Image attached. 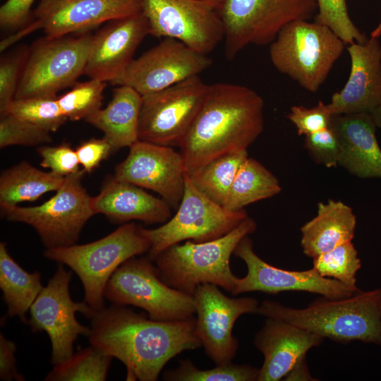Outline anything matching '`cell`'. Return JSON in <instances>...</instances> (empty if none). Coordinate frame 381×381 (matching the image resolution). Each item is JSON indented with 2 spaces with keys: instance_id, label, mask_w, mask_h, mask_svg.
Segmentation results:
<instances>
[{
  "instance_id": "obj_16",
  "label": "cell",
  "mask_w": 381,
  "mask_h": 381,
  "mask_svg": "<svg viewBox=\"0 0 381 381\" xmlns=\"http://www.w3.org/2000/svg\"><path fill=\"white\" fill-rule=\"evenodd\" d=\"M212 60L174 38L166 37L134 59L114 85H126L141 95L155 92L193 76L212 66Z\"/></svg>"
},
{
  "instance_id": "obj_47",
  "label": "cell",
  "mask_w": 381,
  "mask_h": 381,
  "mask_svg": "<svg viewBox=\"0 0 381 381\" xmlns=\"http://www.w3.org/2000/svg\"><path fill=\"white\" fill-rule=\"evenodd\" d=\"M381 35V22L376 28L371 32V36L378 37Z\"/></svg>"
},
{
  "instance_id": "obj_10",
  "label": "cell",
  "mask_w": 381,
  "mask_h": 381,
  "mask_svg": "<svg viewBox=\"0 0 381 381\" xmlns=\"http://www.w3.org/2000/svg\"><path fill=\"white\" fill-rule=\"evenodd\" d=\"M248 217L243 209L231 211L201 193L186 174L183 198L176 214L155 229L140 227L150 244L147 257L155 261L169 246L183 241L205 242L219 238Z\"/></svg>"
},
{
  "instance_id": "obj_12",
  "label": "cell",
  "mask_w": 381,
  "mask_h": 381,
  "mask_svg": "<svg viewBox=\"0 0 381 381\" xmlns=\"http://www.w3.org/2000/svg\"><path fill=\"white\" fill-rule=\"evenodd\" d=\"M225 0H141L150 35L174 38L204 54L224 40Z\"/></svg>"
},
{
  "instance_id": "obj_41",
  "label": "cell",
  "mask_w": 381,
  "mask_h": 381,
  "mask_svg": "<svg viewBox=\"0 0 381 381\" xmlns=\"http://www.w3.org/2000/svg\"><path fill=\"white\" fill-rule=\"evenodd\" d=\"M37 151L42 157L41 167L49 169L54 174L65 177L79 170L76 152L68 145L42 146Z\"/></svg>"
},
{
  "instance_id": "obj_42",
  "label": "cell",
  "mask_w": 381,
  "mask_h": 381,
  "mask_svg": "<svg viewBox=\"0 0 381 381\" xmlns=\"http://www.w3.org/2000/svg\"><path fill=\"white\" fill-rule=\"evenodd\" d=\"M35 0H7L0 8V25L6 30L17 31L28 23Z\"/></svg>"
},
{
  "instance_id": "obj_11",
  "label": "cell",
  "mask_w": 381,
  "mask_h": 381,
  "mask_svg": "<svg viewBox=\"0 0 381 381\" xmlns=\"http://www.w3.org/2000/svg\"><path fill=\"white\" fill-rule=\"evenodd\" d=\"M85 170L65 176L56 194L35 207L4 209L7 219L32 226L47 248L75 244L82 229L95 214L91 197L82 185Z\"/></svg>"
},
{
  "instance_id": "obj_35",
  "label": "cell",
  "mask_w": 381,
  "mask_h": 381,
  "mask_svg": "<svg viewBox=\"0 0 381 381\" xmlns=\"http://www.w3.org/2000/svg\"><path fill=\"white\" fill-rule=\"evenodd\" d=\"M107 82L90 79L76 83L71 90L57 97L61 111L68 120L85 119L101 109Z\"/></svg>"
},
{
  "instance_id": "obj_46",
  "label": "cell",
  "mask_w": 381,
  "mask_h": 381,
  "mask_svg": "<svg viewBox=\"0 0 381 381\" xmlns=\"http://www.w3.org/2000/svg\"><path fill=\"white\" fill-rule=\"evenodd\" d=\"M376 126L381 129V104L370 112Z\"/></svg>"
},
{
  "instance_id": "obj_18",
  "label": "cell",
  "mask_w": 381,
  "mask_h": 381,
  "mask_svg": "<svg viewBox=\"0 0 381 381\" xmlns=\"http://www.w3.org/2000/svg\"><path fill=\"white\" fill-rule=\"evenodd\" d=\"M186 174L181 152L173 147L139 140L116 166L114 177L156 192L176 210L183 198Z\"/></svg>"
},
{
  "instance_id": "obj_6",
  "label": "cell",
  "mask_w": 381,
  "mask_h": 381,
  "mask_svg": "<svg viewBox=\"0 0 381 381\" xmlns=\"http://www.w3.org/2000/svg\"><path fill=\"white\" fill-rule=\"evenodd\" d=\"M345 43L329 28L297 20L286 24L270 44V58L280 73L315 92L339 59Z\"/></svg>"
},
{
  "instance_id": "obj_15",
  "label": "cell",
  "mask_w": 381,
  "mask_h": 381,
  "mask_svg": "<svg viewBox=\"0 0 381 381\" xmlns=\"http://www.w3.org/2000/svg\"><path fill=\"white\" fill-rule=\"evenodd\" d=\"M141 10V0H40L34 18L5 37L0 43V51L40 29L47 37H59L82 32L104 23L137 14Z\"/></svg>"
},
{
  "instance_id": "obj_1",
  "label": "cell",
  "mask_w": 381,
  "mask_h": 381,
  "mask_svg": "<svg viewBox=\"0 0 381 381\" xmlns=\"http://www.w3.org/2000/svg\"><path fill=\"white\" fill-rule=\"evenodd\" d=\"M90 319L91 345L122 362L128 381H156L171 358L202 346L195 318L157 321L112 303Z\"/></svg>"
},
{
  "instance_id": "obj_4",
  "label": "cell",
  "mask_w": 381,
  "mask_h": 381,
  "mask_svg": "<svg viewBox=\"0 0 381 381\" xmlns=\"http://www.w3.org/2000/svg\"><path fill=\"white\" fill-rule=\"evenodd\" d=\"M255 221L247 217L226 234L205 242L186 241L161 252L155 262L159 278L168 286L193 296L198 286L212 284L231 292L237 277L230 258L240 241L253 234Z\"/></svg>"
},
{
  "instance_id": "obj_45",
  "label": "cell",
  "mask_w": 381,
  "mask_h": 381,
  "mask_svg": "<svg viewBox=\"0 0 381 381\" xmlns=\"http://www.w3.org/2000/svg\"><path fill=\"white\" fill-rule=\"evenodd\" d=\"M284 378V380H315L309 373L306 357L298 361Z\"/></svg>"
},
{
  "instance_id": "obj_2",
  "label": "cell",
  "mask_w": 381,
  "mask_h": 381,
  "mask_svg": "<svg viewBox=\"0 0 381 381\" xmlns=\"http://www.w3.org/2000/svg\"><path fill=\"white\" fill-rule=\"evenodd\" d=\"M262 97L248 87L208 85L201 107L180 145L186 174L221 155L247 150L264 129Z\"/></svg>"
},
{
  "instance_id": "obj_32",
  "label": "cell",
  "mask_w": 381,
  "mask_h": 381,
  "mask_svg": "<svg viewBox=\"0 0 381 381\" xmlns=\"http://www.w3.org/2000/svg\"><path fill=\"white\" fill-rule=\"evenodd\" d=\"M361 267L358 251L351 241L342 243L313 258V268L323 277L339 281L354 290L356 274Z\"/></svg>"
},
{
  "instance_id": "obj_20",
  "label": "cell",
  "mask_w": 381,
  "mask_h": 381,
  "mask_svg": "<svg viewBox=\"0 0 381 381\" xmlns=\"http://www.w3.org/2000/svg\"><path fill=\"white\" fill-rule=\"evenodd\" d=\"M148 35L149 24L142 11L109 21L92 35L84 74L113 83L134 59L137 47Z\"/></svg>"
},
{
  "instance_id": "obj_24",
  "label": "cell",
  "mask_w": 381,
  "mask_h": 381,
  "mask_svg": "<svg viewBox=\"0 0 381 381\" xmlns=\"http://www.w3.org/2000/svg\"><path fill=\"white\" fill-rule=\"evenodd\" d=\"M91 206L95 214H102L118 223L138 220L146 224H164L171 215V207L162 198L114 176L97 195L91 197Z\"/></svg>"
},
{
  "instance_id": "obj_26",
  "label": "cell",
  "mask_w": 381,
  "mask_h": 381,
  "mask_svg": "<svg viewBox=\"0 0 381 381\" xmlns=\"http://www.w3.org/2000/svg\"><path fill=\"white\" fill-rule=\"evenodd\" d=\"M142 95L126 85L114 90L113 97L104 109H100L85 121L104 133L112 153L131 147L138 138L139 116Z\"/></svg>"
},
{
  "instance_id": "obj_14",
  "label": "cell",
  "mask_w": 381,
  "mask_h": 381,
  "mask_svg": "<svg viewBox=\"0 0 381 381\" xmlns=\"http://www.w3.org/2000/svg\"><path fill=\"white\" fill-rule=\"evenodd\" d=\"M72 272L59 263L56 271L44 286L30 308L27 322L33 332H45L52 343L51 362L54 365L73 353V344L79 335L88 337L90 327L80 324L76 313L91 318L94 311L84 301L75 302L69 284Z\"/></svg>"
},
{
  "instance_id": "obj_39",
  "label": "cell",
  "mask_w": 381,
  "mask_h": 381,
  "mask_svg": "<svg viewBox=\"0 0 381 381\" xmlns=\"http://www.w3.org/2000/svg\"><path fill=\"white\" fill-rule=\"evenodd\" d=\"M304 147L316 163L328 168L339 165L340 144L337 135L331 126L305 135Z\"/></svg>"
},
{
  "instance_id": "obj_17",
  "label": "cell",
  "mask_w": 381,
  "mask_h": 381,
  "mask_svg": "<svg viewBox=\"0 0 381 381\" xmlns=\"http://www.w3.org/2000/svg\"><path fill=\"white\" fill-rule=\"evenodd\" d=\"M195 332L206 354L216 365L232 363L238 349L232 330L243 314L257 313L258 301L252 297L230 298L212 284L198 286L194 294Z\"/></svg>"
},
{
  "instance_id": "obj_31",
  "label": "cell",
  "mask_w": 381,
  "mask_h": 381,
  "mask_svg": "<svg viewBox=\"0 0 381 381\" xmlns=\"http://www.w3.org/2000/svg\"><path fill=\"white\" fill-rule=\"evenodd\" d=\"M113 357L91 346L81 349L68 359L54 365L47 381L106 380Z\"/></svg>"
},
{
  "instance_id": "obj_25",
  "label": "cell",
  "mask_w": 381,
  "mask_h": 381,
  "mask_svg": "<svg viewBox=\"0 0 381 381\" xmlns=\"http://www.w3.org/2000/svg\"><path fill=\"white\" fill-rule=\"evenodd\" d=\"M356 226V217L349 205L334 200L319 202L316 216L301 228L303 252L313 258L351 241Z\"/></svg>"
},
{
  "instance_id": "obj_19",
  "label": "cell",
  "mask_w": 381,
  "mask_h": 381,
  "mask_svg": "<svg viewBox=\"0 0 381 381\" xmlns=\"http://www.w3.org/2000/svg\"><path fill=\"white\" fill-rule=\"evenodd\" d=\"M234 255L246 263L248 272L244 277L237 278L231 292L233 295L250 291L277 294L285 291H301L318 294L329 299H340L360 291H354L337 280L323 277L313 267L291 271L274 267L255 253L253 241L248 236L240 241Z\"/></svg>"
},
{
  "instance_id": "obj_44",
  "label": "cell",
  "mask_w": 381,
  "mask_h": 381,
  "mask_svg": "<svg viewBox=\"0 0 381 381\" xmlns=\"http://www.w3.org/2000/svg\"><path fill=\"white\" fill-rule=\"evenodd\" d=\"M14 342L0 334V378L2 380L23 381L25 378L18 371Z\"/></svg>"
},
{
  "instance_id": "obj_38",
  "label": "cell",
  "mask_w": 381,
  "mask_h": 381,
  "mask_svg": "<svg viewBox=\"0 0 381 381\" xmlns=\"http://www.w3.org/2000/svg\"><path fill=\"white\" fill-rule=\"evenodd\" d=\"M30 48L23 45L4 54L0 61V113L14 99Z\"/></svg>"
},
{
  "instance_id": "obj_28",
  "label": "cell",
  "mask_w": 381,
  "mask_h": 381,
  "mask_svg": "<svg viewBox=\"0 0 381 381\" xmlns=\"http://www.w3.org/2000/svg\"><path fill=\"white\" fill-rule=\"evenodd\" d=\"M41 274L28 272L11 256L6 245L0 243V289L7 306V315L27 322L26 313L41 292Z\"/></svg>"
},
{
  "instance_id": "obj_21",
  "label": "cell",
  "mask_w": 381,
  "mask_h": 381,
  "mask_svg": "<svg viewBox=\"0 0 381 381\" xmlns=\"http://www.w3.org/2000/svg\"><path fill=\"white\" fill-rule=\"evenodd\" d=\"M347 51L351 71L344 87L327 104L332 115L370 113L381 104V45L370 36L363 44L353 43Z\"/></svg>"
},
{
  "instance_id": "obj_34",
  "label": "cell",
  "mask_w": 381,
  "mask_h": 381,
  "mask_svg": "<svg viewBox=\"0 0 381 381\" xmlns=\"http://www.w3.org/2000/svg\"><path fill=\"white\" fill-rule=\"evenodd\" d=\"M8 114L49 132L56 131L68 120L61 111L56 96L14 99L2 114Z\"/></svg>"
},
{
  "instance_id": "obj_7",
  "label": "cell",
  "mask_w": 381,
  "mask_h": 381,
  "mask_svg": "<svg viewBox=\"0 0 381 381\" xmlns=\"http://www.w3.org/2000/svg\"><path fill=\"white\" fill-rule=\"evenodd\" d=\"M152 262L147 256L133 257L124 262L109 279L104 298L114 304L139 307L154 320L194 318L193 296L165 284Z\"/></svg>"
},
{
  "instance_id": "obj_22",
  "label": "cell",
  "mask_w": 381,
  "mask_h": 381,
  "mask_svg": "<svg viewBox=\"0 0 381 381\" xmlns=\"http://www.w3.org/2000/svg\"><path fill=\"white\" fill-rule=\"evenodd\" d=\"M324 338L284 320L267 318L253 344L263 356L257 381H278Z\"/></svg>"
},
{
  "instance_id": "obj_9",
  "label": "cell",
  "mask_w": 381,
  "mask_h": 381,
  "mask_svg": "<svg viewBox=\"0 0 381 381\" xmlns=\"http://www.w3.org/2000/svg\"><path fill=\"white\" fill-rule=\"evenodd\" d=\"M92 35L86 32L49 38L44 36L30 47L14 99L56 96L73 87L84 74Z\"/></svg>"
},
{
  "instance_id": "obj_8",
  "label": "cell",
  "mask_w": 381,
  "mask_h": 381,
  "mask_svg": "<svg viewBox=\"0 0 381 381\" xmlns=\"http://www.w3.org/2000/svg\"><path fill=\"white\" fill-rule=\"evenodd\" d=\"M317 9V0H225L222 16L226 59L232 60L250 44H270L286 24L308 20Z\"/></svg>"
},
{
  "instance_id": "obj_43",
  "label": "cell",
  "mask_w": 381,
  "mask_h": 381,
  "mask_svg": "<svg viewBox=\"0 0 381 381\" xmlns=\"http://www.w3.org/2000/svg\"><path fill=\"white\" fill-rule=\"evenodd\" d=\"M79 163L85 172H92L102 161L112 153L107 140L102 138H92L83 142L75 150Z\"/></svg>"
},
{
  "instance_id": "obj_27",
  "label": "cell",
  "mask_w": 381,
  "mask_h": 381,
  "mask_svg": "<svg viewBox=\"0 0 381 381\" xmlns=\"http://www.w3.org/2000/svg\"><path fill=\"white\" fill-rule=\"evenodd\" d=\"M64 179L51 171H41L28 162H21L1 174V207L4 210L25 201H34L45 193L56 191Z\"/></svg>"
},
{
  "instance_id": "obj_3",
  "label": "cell",
  "mask_w": 381,
  "mask_h": 381,
  "mask_svg": "<svg viewBox=\"0 0 381 381\" xmlns=\"http://www.w3.org/2000/svg\"><path fill=\"white\" fill-rule=\"evenodd\" d=\"M257 313L284 320L337 342L360 341L381 346V288L360 290L340 299L322 296L304 308L266 300L259 305Z\"/></svg>"
},
{
  "instance_id": "obj_23",
  "label": "cell",
  "mask_w": 381,
  "mask_h": 381,
  "mask_svg": "<svg viewBox=\"0 0 381 381\" xmlns=\"http://www.w3.org/2000/svg\"><path fill=\"white\" fill-rule=\"evenodd\" d=\"M330 126L340 144L339 165L358 178L381 179V148L371 114L335 115Z\"/></svg>"
},
{
  "instance_id": "obj_40",
  "label": "cell",
  "mask_w": 381,
  "mask_h": 381,
  "mask_svg": "<svg viewBox=\"0 0 381 381\" xmlns=\"http://www.w3.org/2000/svg\"><path fill=\"white\" fill-rule=\"evenodd\" d=\"M332 116L326 104L320 100L312 108L292 106L286 117L295 126L299 135H306L329 127Z\"/></svg>"
},
{
  "instance_id": "obj_5",
  "label": "cell",
  "mask_w": 381,
  "mask_h": 381,
  "mask_svg": "<svg viewBox=\"0 0 381 381\" xmlns=\"http://www.w3.org/2000/svg\"><path fill=\"white\" fill-rule=\"evenodd\" d=\"M150 247L140 226L131 222L93 242L47 248L44 255L77 274L84 288V301L95 313L105 306L104 291L116 270L128 259L147 253Z\"/></svg>"
},
{
  "instance_id": "obj_33",
  "label": "cell",
  "mask_w": 381,
  "mask_h": 381,
  "mask_svg": "<svg viewBox=\"0 0 381 381\" xmlns=\"http://www.w3.org/2000/svg\"><path fill=\"white\" fill-rule=\"evenodd\" d=\"M258 374L259 368L246 364L231 363L201 370L190 360H181L176 369L164 372L163 378L167 381H257Z\"/></svg>"
},
{
  "instance_id": "obj_36",
  "label": "cell",
  "mask_w": 381,
  "mask_h": 381,
  "mask_svg": "<svg viewBox=\"0 0 381 381\" xmlns=\"http://www.w3.org/2000/svg\"><path fill=\"white\" fill-rule=\"evenodd\" d=\"M317 4L315 22L329 28L345 44H363L368 40L351 20L346 0H317Z\"/></svg>"
},
{
  "instance_id": "obj_13",
  "label": "cell",
  "mask_w": 381,
  "mask_h": 381,
  "mask_svg": "<svg viewBox=\"0 0 381 381\" xmlns=\"http://www.w3.org/2000/svg\"><path fill=\"white\" fill-rule=\"evenodd\" d=\"M208 85L200 75L142 95L140 140L180 147L201 107Z\"/></svg>"
},
{
  "instance_id": "obj_29",
  "label": "cell",
  "mask_w": 381,
  "mask_h": 381,
  "mask_svg": "<svg viewBox=\"0 0 381 381\" xmlns=\"http://www.w3.org/2000/svg\"><path fill=\"white\" fill-rule=\"evenodd\" d=\"M281 191L277 177L258 160L248 157L236 174L223 207L231 211L241 210Z\"/></svg>"
},
{
  "instance_id": "obj_37",
  "label": "cell",
  "mask_w": 381,
  "mask_h": 381,
  "mask_svg": "<svg viewBox=\"0 0 381 381\" xmlns=\"http://www.w3.org/2000/svg\"><path fill=\"white\" fill-rule=\"evenodd\" d=\"M49 131L15 116L4 114L0 119V147L35 146L52 142Z\"/></svg>"
},
{
  "instance_id": "obj_30",
  "label": "cell",
  "mask_w": 381,
  "mask_h": 381,
  "mask_svg": "<svg viewBox=\"0 0 381 381\" xmlns=\"http://www.w3.org/2000/svg\"><path fill=\"white\" fill-rule=\"evenodd\" d=\"M248 157L247 150L225 154L210 160L187 175L201 193L223 206L236 174Z\"/></svg>"
}]
</instances>
